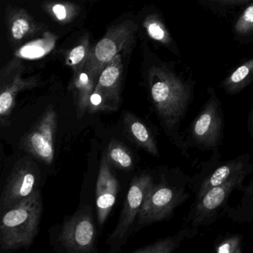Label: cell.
Here are the masks:
<instances>
[{
	"instance_id": "15",
	"label": "cell",
	"mask_w": 253,
	"mask_h": 253,
	"mask_svg": "<svg viewBox=\"0 0 253 253\" xmlns=\"http://www.w3.org/2000/svg\"><path fill=\"white\" fill-rule=\"evenodd\" d=\"M5 26L10 42L19 44L38 35L42 29V25L23 8H8L5 14Z\"/></svg>"
},
{
	"instance_id": "18",
	"label": "cell",
	"mask_w": 253,
	"mask_h": 253,
	"mask_svg": "<svg viewBox=\"0 0 253 253\" xmlns=\"http://www.w3.org/2000/svg\"><path fill=\"white\" fill-rule=\"evenodd\" d=\"M97 82L92 79L85 69L74 74L71 87L75 96L77 116L81 118L88 112L90 97L94 91Z\"/></svg>"
},
{
	"instance_id": "14",
	"label": "cell",
	"mask_w": 253,
	"mask_h": 253,
	"mask_svg": "<svg viewBox=\"0 0 253 253\" xmlns=\"http://www.w3.org/2000/svg\"><path fill=\"white\" fill-rule=\"evenodd\" d=\"M123 71L122 57L119 54L103 69L94 88V91L101 94L104 99L109 112L117 110L119 108Z\"/></svg>"
},
{
	"instance_id": "17",
	"label": "cell",
	"mask_w": 253,
	"mask_h": 253,
	"mask_svg": "<svg viewBox=\"0 0 253 253\" xmlns=\"http://www.w3.org/2000/svg\"><path fill=\"white\" fill-rule=\"evenodd\" d=\"M199 234L198 228L184 225L174 235L158 240L152 244L140 247L132 253H171L181 245L183 241L192 239Z\"/></svg>"
},
{
	"instance_id": "19",
	"label": "cell",
	"mask_w": 253,
	"mask_h": 253,
	"mask_svg": "<svg viewBox=\"0 0 253 253\" xmlns=\"http://www.w3.org/2000/svg\"><path fill=\"white\" fill-rule=\"evenodd\" d=\"M253 82V58L247 60L229 74L221 83V87L229 95L238 94Z\"/></svg>"
},
{
	"instance_id": "2",
	"label": "cell",
	"mask_w": 253,
	"mask_h": 253,
	"mask_svg": "<svg viewBox=\"0 0 253 253\" xmlns=\"http://www.w3.org/2000/svg\"><path fill=\"white\" fill-rule=\"evenodd\" d=\"M42 211V195L38 189L30 196L1 213V251H15L30 247L39 232Z\"/></svg>"
},
{
	"instance_id": "3",
	"label": "cell",
	"mask_w": 253,
	"mask_h": 253,
	"mask_svg": "<svg viewBox=\"0 0 253 253\" xmlns=\"http://www.w3.org/2000/svg\"><path fill=\"white\" fill-rule=\"evenodd\" d=\"M189 176L180 169L167 170L149 191L137 215L140 227L169 220L174 211L190 198Z\"/></svg>"
},
{
	"instance_id": "16",
	"label": "cell",
	"mask_w": 253,
	"mask_h": 253,
	"mask_svg": "<svg viewBox=\"0 0 253 253\" xmlns=\"http://www.w3.org/2000/svg\"><path fill=\"white\" fill-rule=\"evenodd\" d=\"M126 134L136 144L154 157H159L156 139L150 128L138 118L129 112L123 115Z\"/></svg>"
},
{
	"instance_id": "21",
	"label": "cell",
	"mask_w": 253,
	"mask_h": 253,
	"mask_svg": "<svg viewBox=\"0 0 253 253\" xmlns=\"http://www.w3.org/2000/svg\"><path fill=\"white\" fill-rule=\"evenodd\" d=\"M105 155L112 167L125 171L133 169L134 157L129 149L121 142L115 139L111 140Z\"/></svg>"
},
{
	"instance_id": "11",
	"label": "cell",
	"mask_w": 253,
	"mask_h": 253,
	"mask_svg": "<svg viewBox=\"0 0 253 253\" xmlns=\"http://www.w3.org/2000/svg\"><path fill=\"white\" fill-rule=\"evenodd\" d=\"M57 125V114L50 106L32 129L23 136L20 146L38 161L50 165L54 159Z\"/></svg>"
},
{
	"instance_id": "26",
	"label": "cell",
	"mask_w": 253,
	"mask_h": 253,
	"mask_svg": "<svg viewBox=\"0 0 253 253\" xmlns=\"http://www.w3.org/2000/svg\"><path fill=\"white\" fill-rule=\"evenodd\" d=\"M51 14L54 16V18L58 21H70L72 17L77 14L76 8L73 5L66 3H51L48 5Z\"/></svg>"
},
{
	"instance_id": "8",
	"label": "cell",
	"mask_w": 253,
	"mask_h": 253,
	"mask_svg": "<svg viewBox=\"0 0 253 253\" xmlns=\"http://www.w3.org/2000/svg\"><path fill=\"white\" fill-rule=\"evenodd\" d=\"M154 184L155 180L153 177L148 173H143L133 178L119 221L107 240V244L110 247L111 252L115 251L116 249L118 250L126 242L130 229Z\"/></svg>"
},
{
	"instance_id": "24",
	"label": "cell",
	"mask_w": 253,
	"mask_h": 253,
	"mask_svg": "<svg viewBox=\"0 0 253 253\" xmlns=\"http://www.w3.org/2000/svg\"><path fill=\"white\" fill-rule=\"evenodd\" d=\"M244 238L242 234L220 235L213 244V250L217 253H242Z\"/></svg>"
},
{
	"instance_id": "1",
	"label": "cell",
	"mask_w": 253,
	"mask_h": 253,
	"mask_svg": "<svg viewBox=\"0 0 253 253\" xmlns=\"http://www.w3.org/2000/svg\"><path fill=\"white\" fill-rule=\"evenodd\" d=\"M148 84L152 104L167 137L185 158H190L180 128L194 100L193 83L160 63L149 69Z\"/></svg>"
},
{
	"instance_id": "5",
	"label": "cell",
	"mask_w": 253,
	"mask_h": 253,
	"mask_svg": "<svg viewBox=\"0 0 253 253\" xmlns=\"http://www.w3.org/2000/svg\"><path fill=\"white\" fill-rule=\"evenodd\" d=\"M199 171L189 176V188L199 198L211 188L226 183L241 174H253V162L250 154L222 160L219 150L214 151L208 161L200 165Z\"/></svg>"
},
{
	"instance_id": "9",
	"label": "cell",
	"mask_w": 253,
	"mask_h": 253,
	"mask_svg": "<svg viewBox=\"0 0 253 253\" xmlns=\"http://www.w3.org/2000/svg\"><path fill=\"white\" fill-rule=\"evenodd\" d=\"M97 234L90 206L85 205L68 218L62 226L60 241L66 251L72 253L96 252Z\"/></svg>"
},
{
	"instance_id": "20",
	"label": "cell",
	"mask_w": 253,
	"mask_h": 253,
	"mask_svg": "<svg viewBox=\"0 0 253 253\" xmlns=\"http://www.w3.org/2000/svg\"><path fill=\"white\" fill-rule=\"evenodd\" d=\"M242 198L235 207L228 206L225 215L234 223L240 224H250L253 221V177L247 186H244L241 191Z\"/></svg>"
},
{
	"instance_id": "4",
	"label": "cell",
	"mask_w": 253,
	"mask_h": 253,
	"mask_svg": "<svg viewBox=\"0 0 253 253\" xmlns=\"http://www.w3.org/2000/svg\"><path fill=\"white\" fill-rule=\"evenodd\" d=\"M209 97L186 131L189 149L201 151L219 150L224 136V114L214 88L207 89Z\"/></svg>"
},
{
	"instance_id": "23",
	"label": "cell",
	"mask_w": 253,
	"mask_h": 253,
	"mask_svg": "<svg viewBox=\"0 0 253 253\" xmlns=\"http://www.w3.org/2000/svg\"><path fill=\"white\" fill-rule=\"evenodd\" d=\"M89 38L84 36L81 42L75 47L68 55V64L72 68L74 74L84 70L89 58L90 51Z\"/></svg>"
},
{
	"instance_id": "12",
	"label": "cell",
	"mask_w": 253,
	"mask_h": 253,
	"mask_svg": "<svg viewBox=\"0 0 253 253\" xmlns=\"http://www.w3.org/2000/svg\"><path fill=\"white\" fill-rule=\"evenodd\" d=\"M23 62L14 60L1 71L0 84V123L2 126L9 125L8 118L15 104L17 94L23 90L35 88L38 84L37 78H24Z\"/></svg>"
},
{
	"instance_id": "28",
	"label": "cell",
	"mask_w": 253,
	"mask_h": 253,
	"mask_svg": "<svg viewBox=\"0 0 253 253\" xmlns=\"http://www.w3.org/2000/svg\"><path fill=\"white\" fill-rule=\"evenodd\" d=\"M247 124H248L249 132H250L252 138H253V106L250 110V114H249Z\"/></svg>"
},
{
	"instance_id": "22",
	"label": "cell",
	"mask_w": 253,
	"mask_h": 253,
	"mask_svg": "<svg viewBox=\"0 0 253 253\" xmlns=\"http://www.w3.org/2000/svg\"><path fill=\"white\" fill-rule=\"evenodd\" d=\"M148 35L154 41L160 42L171 50L174 54H178V50L174 45V41L159 16L152 14L146 17L143 23Z\"/></svg>"
},
{
	"instance_id": "10",
	"label": "cell",
	"mask_w": 253,
	"mask_h": 253,
	"mask_svg": "<svg viewBox=\"0 0 253 253\" xmlns=\"http://www.w3.org/2000/svg\"><path fill=\"white\" fill-rule=\"evenodd\" d=\"M39 167L30 158L19 160L11 169L0 197V211L3 212L38 189Z\"/></svg>"
},
{
	"instance_id": "27",
	"label": "cell",
	"mask_w": 253,
	"mask_h": 253,
	"mask_svg": "<svg viewBox=\"0 0 253 253\" xmlns=\"http://www.w3.org/2000/svg\"><path fill=\"white\" fill-rule=\"evenodd\" d=\"M208 2H216L222 5H240L248 2L250 0H206Z\"/></svg>"
},
{
	"instance_id": "6",
	"label": "cell",
	"mask_w": 253,
	"mask_h": 253,
	"mask_svg": "<svg viewBox=\"0 0 253 253\" xmlns=\"http://www.w3.org/2000/svg\"><path fill=\"white\" fill-rule=\"evenodd\" d=\"M247 174L232 177L226 183L211 188L199 198H195L185 217V225L199 228L208 226L224 215L229 198L235 190L242 191Z\"/></svg>"
},
{
	"instance_id": "25",
	"label": "cell",
	"mask_w": 253,
	"mask_h": 253,
	"mask_svg": "<svg viewBox=\"0 0 253 253\" xmlns=\"http://www.w3.org/2000/svg\"><path fill=\"white\" fill-rule=\"evenodd\" d=\"M235 33L241 36L253 33V2L240 16L235 25Z\"/></svg>"
},
{
	"instance_id": "7",
	"label": "cell",
	"mask_w": 253,
	"mask_h": 253,
	"mask_svg": "<svg viewBox=\"0 0 253 253\" xmlns=\"http://www.w3.org/2000/svg\"><path fill=\"white\" fill-rule=\"evenodd\" d=\"M137 25L132 20L112 26L106 35L91 48L85 70L96 82L106 65L134 39Z\"/></svg>"
},
{
	"instance_id": "13",
	"label": "cell",
	"mask_w": 253,
	"mask_h": 253,
	"mask_svg": "<svg viewBox=\"0 0 253 253\" xmlns=\"http://www.w3.org/2000/svg\"><path fill=\"white\" fill-rule=\"evenodd\" d=\"M112 168L106 155H103L96 186L97 220L100 226L107 220L119 192V182Z\"/></svg>"
}]
</instances>
